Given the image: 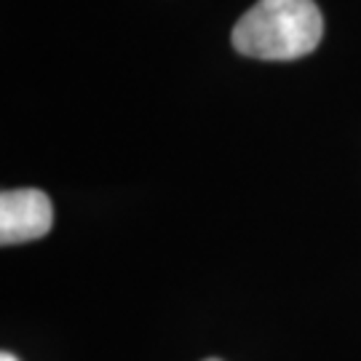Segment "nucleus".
Here are the masks:
<instances>
[{
	"instance_id": "obj_1",
	"label": "nucleus",
	"mask_w": 361,
	"mask_h": 361,
	"mask_svg": "<svg viewBox=\"0 0 361 361\" xmlns=\"http://www.w3.org/2000/svg\"><path fill=\"white\" fill-rule=\"evenodd\" d=\"M324 32L313 0H257L233 27L235 51L252 59L289 62L310 54Z\"/></svg>"
},
{
	"instance_id": "obj_2",
	"label": "nucleus",
	"mask_w": 361,
	"mask_h": 361,
	"mask_svg": "<svg viewBox=\"0 0 361 361\" xmlns=\"http://www.w3.org/2000/svg\"><path fill=\"white\" fill-rule=\"evenodd\" d=\"M54 225L49 195L35 188L3 190L0 195V244H25L43 238Z\"/></svg>"
},
{
	"instance_id": "obj_3",
	"label": "nucleus",
	"mask_w": 361,
	"mask_h": 361,
	"mask_svg": "<svg viewBox=\"0 0 361 361\" xmlns=\"http://www.w3.org/2000/svg\"><path fill=\"white\" fill-rule=\"evenodd\" d=\"M0 361H19V359H16L13 353H8V350H3V353H0Z\"/></svg>"
},
{
	"instance_id": "obj_4",
	"label": "nucleus",
	"mask_w": 361,
	"mask_h": 361,
	"mask_svg": "<svg viewBox=\"0 0 361 361\" xmlns=\"http://www.w3.org/2000/svg\"><path fill=\"white\" fill-rule=\"evenodd\" d=\"M207 361H219V359H207Z\"/></svg>"
}]
</instances>
